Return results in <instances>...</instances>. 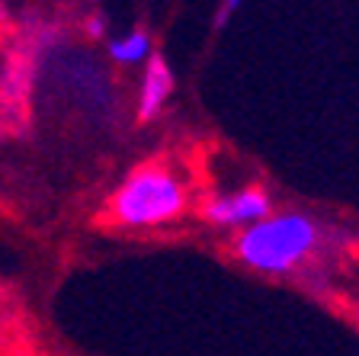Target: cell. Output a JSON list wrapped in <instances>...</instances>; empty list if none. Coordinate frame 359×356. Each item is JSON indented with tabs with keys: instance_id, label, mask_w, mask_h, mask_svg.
<instances>
[{
	"instance_id": "obj_1",
	"label": "cell",
	"mask_w": 359,
	"mask_h": 356,
	"mask_svg": "<svg viewBox=\"0 0 359 356\" xmlns=\"http://www.w3.org/2000/svg\"><path fill=\"white\" fill-rule=\"evenodd\" d=\"M353 235L305 209H273L231 237V260L266 279H308L318 267L344 257Z\"/></svg>"
},
{
	"instance_id": "obj_2",
	"label": "cell",
	"mask_w": 359,
	"mask_h": 356,
	"mask_svg": "<svg viewBox=\"0 0 359 356\" xmlns=\"http://www.w3.org/2000/svg\"><path fill=\"white\" fill-rule=\"evenodd\" d=\"M189 180L167 161H142L119 180L103 202V225L116 231L148 235L173 228L193 212Z\"/></svg>"
},
{
	"instance_id": "obj_3",
	"label": "cell",
	"mask_w": 359,
	"mask_h": 356,
	"mask_svg": "<svg viewBox=\"0 0 359 356\" xmlns=\"http://www.w3.org/2000/svg\"><path fill=\"white\" fill-rule=\"evenodd\" d=\"M276 209V199L263 183H244L234 190H215L202 196L193 206L196 218L205 228L222 231V235H238V231L257 225Z\"/></svg>"
},
{
	"instance_id": "obj_4",
	"label": "cell",
	"mask_w": 359,
	"mask_h": 356,
	"mask_svg": "<svg viewBox=\"0 0 359 356\" xmlns=\"http://www.w3.org/2000/svg\"><path fill=\"white\" fill-rule=\"evenodd\" d=\"M22 55H10L4 71H0V135H16L22 132V119L29 110L32 84H36V67L39 55H26V48H20Z\"/></svg>"
},
{
	"instance_id": "obj_5",
	"label": "cell",
	"mask_w": 359,
	"mask_h": 356,
	"mask_svg": "<svg viewBox=\"0 0 359 356\" xmlns=\"http://www.w3.org/2000/svg\"><path fill=\"white\" fill-rule=\"evenodd\" d=\"M138 90H135V103H132V116L138 126H151L167 112L173 93H177V74H173L170 61L161 52H154L144 67H138Z\"/></svg>"
},
{
	"instance_id": "obj_6",
	"label": "cell",
	"mask_w": 359,
	"mask_h": 356,
	"mask_svg": "<svg viewBox=\"0 0 359 356\" xmlns=\"http://www.w3.org/2000/svg\"><path fill=\"white\" fill-rule=\"evenodd\" d=\"M103 52H106V61L116 65V67H144V61L157 52V45H154L151 29H144V26H132V29L122 32V36L106 39Z\"/></svg>"
},
{
	"instance_id": "obj_7",
	"label": "cell",
	"mask_w": 359,
	"mask_h": 356,
	"mask_svg": "<svg viewBox=\"0 0 359 356\" xmlns=\"http://www.w3.org/2000/svg\"><path fill=\"white\" fill-rule=\"evenodd\" d=\"M81 36L87 39V42H100L103 45L106 39H109V20H106L103 10H90L87 16H81Z\"/></svg>"
},
{
	"instance_id": "obj_8",
	"label": "cell",
	"mask_w": 359,
	"mask_h": 356,
	"mask_svg": "<svg viewBox=\"0 0 359 356\" xmlns=\"http://www.w3.org/2000/svg\"><path fill=\"white\" fill-rule=\"evenodd\" d=\"M241 10H244V0H218L215 10H212V29L224 32L234 20H238Z\"/></svg>"
},
{
	"instance_id": "obj_9",
	"label": "cell",
	"mask_w": 359,
	"mask_h": 356,
	"mask_svg": "<svg viewBox=\"0 0 359 356\" xmlns=\"http://www.w3.org/2000/svg\"><path fill=\"white\" fill-rule=\"evenodd\" d=\"M10 22H13V10H10L7 0H0V29H7Z\"/></svg>"
},
{
	"instance_id": "obj_10",
	"label": "cell",
	"mask_w": 359,
	"mask_h": 356,
	"mask_svg": "<svg viewBox=\"0 0 359 356\" xmlns=\"http://www.w3.org/2000/svg\"><path fill=\"white\" fill-rule=\"evenodd\" d=\"M67 4H74V0H67Z\"/></svg>"
}]
</instances>
